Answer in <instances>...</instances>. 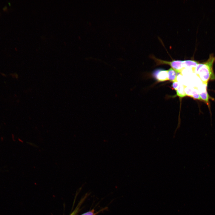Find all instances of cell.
<instances>
[{"label": "cell", "mask_w": 215, "mask_h": 215, "mask_svg": "<svg viewBox=\"0 0 215 215\" xmlns=\"http://www.w3.org/2000/svg\"><path fill=\"white\" fill-rule=\"evenodd\" d=\"M153 75L159 82H164L168 80V70L161 69L155 70L153 71Z\"/></svg>", "instance_id": "obj_3"}, {"label": "cell", "mask_w": 215, "mask_h": 215, "mask_svg": "<svg viewBox=\"0 0 215 215\" xmlns=\"http://www.w3.org/2000/svg\"><path fill=\"white\" fill-rule=\"evenodd\" d=\"M84 198H84L83 200H81L80 201V202L79 204V205L74 210L70 215H76V214L77 213L79 210L80 205H81V203H82V202L84 200H83V199H84Z\"/></svg>", "instance_id": "obj_10"}, {"label": "cell", "mask_w": 215, "mask_h": 215, "mask_svg": "<svg viewBox=\"0 0 215 215\" xmlns=\"http://www.w3.org/2000/svg\"><path fill=\"white\" fill-rule=\"evenodd\" d=\"M215 61V56L213 54H211L207 61L199 63L195 68V73L204 84H207L209 80H215V75L213 70V64Z\"/></svg>", "instance_id": "obj_1"}, {"label": "cell", "mask_w": 215, "mask_h": 215, "mask_svg": "<svg viewBox=\"0 0 215 215\" xmlns=\"http://www.w3.org/2000/svg\"><path fill=\"white\" fill-rule=\"evenodd\" d=\"M168 71V79L171 82H177L178 72L172 68H170Z\"/></svg>", "instance_id": "obj_7"}, {"label": "cell", "mask_w": 215, "mask_h": 215, "mask_svg": "<svg viewBox=\"0 0 215 215\" xmlns=\"http://www.w3.org/2000/svg\"><path fill=\"white\" fill-rule=\"evenodd\" d=\"M173 88L176 90L177 96L180 98H182L186 96L184 85L179 82L175 83L173 86Z\"/></svg>", "instance_id": "obj_5"}, {"label": "cell", "mask_w": 215, "mask_h": 215, "mask_svg": "<svg viewBox=\"0 0 215 215\" xmlns=\"http://www.w3.org/2000/svg\"><path fill=\"white\" fill-rule=\"evenodd\" d=\"M199 92L201 100L205 101L208 105H209V99L210 97L208 95L207 90Z\"/></svg>", "instance_id": "obj_8"}, {"label": "cell", "mask_w": 215, "mask_h": 215, "mask_svg": "<svg viewBox=\"0 0 215 215\" xmlns=\"http://www.w3.org/2000/svg\"><path fill=\"white\" fill-rule=\"evenodd\" d=\"M199 63L198 62L193 60L183 61L182 67L183 68H191L195 71L196 67Z\"/></svg>", "instance_id": "obj_6"}, {"label": "cell", "mask_w": 215, "mask_h": 215, "mask_svg": "<svg viewBox=\"0 0 215 215\" xmlns=\"http://www.w3.org/2000/svg\"><path fill=\"white\" fill-rule=\"evenodd\" d=\"M150 57L155 61L156 65L168 64L172 68L177 71L178 73H181V71L183 69V61L179 60H173L171 61H164L158 59L153 55L150 56Z\"/></svg>", "instance_id": "obj_2"}, {"label": "cell", "mask_w": 215, "mask_h": 215, "mask_svg": "<svg viewBox=\"0 0 215 215\" xmlns=\"http://www.w3.org/2000/svg\"><path fill=\"white\" fill-rule=\"evenodd\" d=\"M185 91L186 96L201 100L198 89L192 87H187L185 88Z\"/></svg>", "instance_id": "obj_4"}, {"label": "cell", "mask_w": 215, "mask_h": 215, "mask_svg": "<svg viewBox=\"0 0 215 215\" xmlns=\"http://www.w3.org/2000/svg\"><path fill=\"white\" fill-rule=\"evenodd\" d=\"M105 209V208H104L96 212H95L94 210V209H93L92 210L84 213L81 215H96L98 214L99 213L101 212L103 210H104Z\"/></svg>", "instance_id": "obj_9"}]
</instances>
